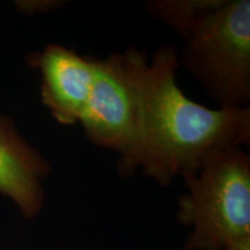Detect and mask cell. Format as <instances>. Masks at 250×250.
<instances>
[{
	"instance_id": "1",
	"label": "cell",
	"mask_w": 250,
	"mask_h": 250,
	"mask_svg": "<svg viewBox=\"0 0 250 250\" xmlns=\"http://www.w3.org/2000/svg\"><path fill=\"white\" fill-rule=\"evenodd\" d=\"M180 66L177 49L161 46L148 61L144 81L134 169L160 186L195 171L214 149L250 142V108L211 109L193 102L176 83Z\"/></svg>"
},
{
	"instance_id": "2",
	"label": "cell",
	"mask_w": 250,
	"mask_h": 250,
	"mask_svg": "<svg viewBox=\"0 0 250 250\" xmlns=\"http://www.w3.org/2000/svg\"><path fill=\"white\" fill-rule=\"evenodd\" d=\"M182 177L176 219L191 232L180 250H225L250 237V159L242 147L214 149Z\"/></svg>"
},
{
	"instance_id": "3",
	"label": "cell",
	"mask_w": 250,
	"mask_h": 250,
	"mask_svg": "<svg viewBox=\"0 0 250 250\" xmlns=\"http://www.w3.org/2000/svg\"><path fill=\"white\" fill-rule=\"evenodd\" d=\"M94 64L92 93L80 123L93 145L118 153L117 170L126 179L136 173L147 54L130 48L94 58Z\"/></svg>"
},
{
	"instance_id": "4",
	"label": "cell",
	"mask_w": 250,
	"mask_h": 250,
	"mask_svg": "<svg viewBox=\"0 0 250 250\" xmlns=\"http://www.w3.org/2000/svg\"><path fill=\"white\" fill-rule=\"evenodd\" d=\"M184 43L180 64L199 83L218 108H248L249 0H226Z\"/></svg>"
},
{
	"instance_id": "5",
	"label": "cell",
	"mask_w": 250,
	"mask_h": 250,
	"mask_svg": "<svg viewBox=\"0 0 250 250\" xmlns=\"http://www.w3.org/2000/svg\"><path fill=\"white\" fill-rule=\"evenodd\" d=\"M29 66L41 74V101L62 125L79 123L88 103L95 77L93 57H83L73 49L48 44L27 57Z\"/></svg>"
},
{
	"instance_id": "6",
	"label": "cell",
	"mask_w": 250,
	"mask_h": 250,
	"mask_svg": "<svg viewBox=\"0 0 250 250\" xmlns=\"http://www.w3.org/2000/svg\"><path fill=\"white\" fill-rule=\"evenodd\" d=\"M51 166L19 132L14 121L0 114V193L12 201L27 220L42 211L43 182Z\"/></svg>"
},
{
	"instance_id": "7",
	"label": "cell",
	"mask_w": 250,
	"mask_h": 250,
	"mask_svg": "<svg viewBox=\"0 0 250 250\" xmlns=\"http://www.w3.org/2000/svg\"><path fill=\"white\" fill-rule=\"evenodd\" d=\"M226 0H151L146 8L186 41L204 24Z\"/></svg>"
},
{
	"instance_id": "8",
	"label": "cell",
	"mask_w": 250,
	"mask_h": 250,
	"mask_svg": "<svg viewBox=\"0 0 250 250\" xmlns=\"http://www.w3.org/2000/svg\"><path fill=\"white\" fill-rule=\"evenodd\" d=\"M65 4L67 2L62 1V0H17L14 1V7L17 8L19 13L35 15L55 11Z\"/></svg>"
},
{
	"instance_id": "9",
	"label": "cell",
	"mask_w": 250,
	"mask_h": 250,
	"mask_svg": "<svg viewBox=\"0 0 250 250\" xmlns=\"http://www.w3.org/2000/svg\"><path fill=\"white\" fill-rule=\"evenodd\" d=\"M225 250H250V237L234 242L228 246Z\"/></svg>"
}]
</instances>
